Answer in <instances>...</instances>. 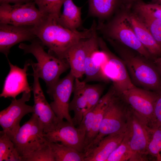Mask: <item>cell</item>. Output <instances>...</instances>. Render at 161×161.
I'll return each instance as SVG.
<instances>
[{
  "label": "cell",
  "mask_w": 161,
  "mask_h": 161,
  "mask_svg": "<svg viewBox=\"0 0 161 161\" xmlns=\"http://www.w3.org/2000/svg\"><path fill=\"white\" fill-rule=\"evenodd\" d=\"M159 92L134 86L125 91L120 95L126 102L150 127Z\"/></svg>",
  "instance_id": "obj_12"
},
{
  "label": "cell",
  "mask_w": 161,
  "mask_h": 161,
  "mask_svg": "<svg viewBox=\"0 0 161 161\" xmlns=\"http://www.w3.org/2000/svg\"><path fill=\"white\" fill-rule=\"evenodd\" d=\"M127 131L132 152L129 161L148 160L147 147L150 136V128L130 107Z\"/></svg>",
  "instance_id": "obj_10"
},
{
  "label": "cell",
  "mask_w": 161,
  "mask_h": 161,
  "mask_svg": "<svg viewBox=\"0 0 161 161\" xmlns=\"http://www.w3.org/2000/svg\"><path fill=\"white\" fill-rule=\"evenodd\" d=\"M90 16L103 22L112 16L122 5L121 0H88Z\"/></svg>",
  "instance_id": "obj_23"
},
{
  "label": "cell",
  "mask_w": 161,
  "mask_h": 161,
  "mask_svg": "<svg viewBox=\"0 0 161 161\" xmlns=\"http://www.w3.org/2000/svg\"><path fill=\"white\" fill-rule=\"evenodd\" d=\"M97 26L94 21L91 27L82 31L66 28L54 18L49 16L38 24L33 26V32L48 52L61 59H65L68 50L80 40L90 38Z\"/></svg>",
  "instance_id": "obj_1"
},
{
  "label": "cell",
  "mask_w": 161,
  "mask_h": 161,
  "mask_svg": "<svg viewBox=\"0 0 161 161\" xmlns=\"http://www.w3.org/2000/svg\"><path fill=\"white\" fill-rule=\"evenodd\" d=\"M129 109L130 106L121 95L116 93L106 110L97 136L85 149L84 153L92 149L108 135L126 132Z\"/></svg>",
  "instance_id": "obj_5"
},
{
  "label": "cell",
  "mask_w": 161,
  "mask_h": 161,
  "mask_svg": "<svg viewBox=\"0 0 161 161\" xmlns=\"http://www.w3.org/2000/svg\"><path fill=\"white\" fill-rule=\"evenodd\" d=\"M49 142L55 161H85L84 153L59 143Z\"/></svg>",
  "instance_id": "obj_25"
},
{
  "label": "cell",
  "mask_w": 161,
  "mask_h": 161,
  "mask_svg": "<svg viewBox=\"0 0 161 161\" xmlns=\"http://www.w3.org/2000/svg\"><path fill=\"white\" fill-rule=\"evenodd\" d=\"M151 1L152 3L161 4V0H151Z\"/></svg>",
  "instance_id": "obj_38"
},
{
  "label": "cell",
  "mask_w": 161,
  "mask_h": 161,
  "mask_svg": "<svg viewBox=\"0 0 161 161\" xmlns=\"http://www.w3.org/2000/svg\"><path fill=\"white\" fill-rule=\"evenodd\" d=\"M32 26H15L0 23V52L8 59L11 48L19 43L31 42L37 38Z\"/></svg>",
  "instance_id": "obj_17"
},
{
  "label": "cell",
  "mask_w": 161,
  "mask_h": 161,
  "mask_svg": "<svg viewBox=\"0 0 161 161\" xmlns=\"http://www.w3.org/2000/svg\"><path fill=\"white\" fill-rule=\"evenodd\" d=\"M105 83L89 84L75 78L73 97L69 104V111L74 112L73 124L78 126L83 116L98 102L106 88Z\"/></svg>",
  "instance_id": "obj_6"
},
{
  "label": "cell",
  "mask_w": 161,
  "mask_h": 161,
  "mask_svg": "<svg viewBox=\"0 0 161 161\" xmlns=\"http://www.w3.org/2000/svg\"><path fill=\"white\" fill-rule=\"evenodd\" d=\"M7 60L10 70L5 80L0 97L15 99L20 94L31 92L32 90L28 81L27 73L29 66L31 65V61H26L24 68H21L13 64L8 59Z\"/></svg>",
  "instance_id": "obj_16"
},
{
  "label": "cell",
  "mask_w": 161,
  "mask_h": 161,
  "mask_svg": "<svg viewBox=\"0 0 161 161\" xmlns=\"http://www.w3.org/2000/svg\"><path fill=\"white\" fill-rule=\"evenodd\" d=\"M131 10L140 15L152 17L161 20V4L147 3L143 0H136Z\"/></svg>",
  "instance_id": "obj_27"
},
{
  "label": "cell",
  "mask_w": 161,
  "mask_h": 161,
  "mask_svg": "<svg viewBox=\"0 0 161 161\" xmlns=\"http://www.w3.org/2000/svg\"><path fill=\"white\" fill-rule=\"evenodd\" d=\"M108 41L123 62L134 86L161 91V75L152 61L123 45L112 40Z\"/></svg>",
  "instance_id": "obj_2"
},
{
  "label": "cell",
  "mask_w": 161,
  "mask_h": 161,
  "mask_svg": "<svg viewBox=\"0 0 161 161\" xmlns=\"http://www.w3.org/2000/svg\"><path fill=\"white\" fill-rule=\"evenodd\" d=\"M129 10L121 6L107 22H99L97 30L107 40L123 45L152 61L154 58L138 40L133 29L128 17Z\"/></svg>",
  "instance_id": "obj_3"
},
{
  "label": "cell",
  "mask_w": 161,
  "mask_h": 161,
  "mask_svg": "<svg viewBox=\"0 0 161 161\" xmlns=\"http://www.w3.org/2000/svg\"><path fill=\"white\" fill-rule=\"evenodd\" d=\"M64 9L58 22L64 27L72 31H77L81 25V7H78L72 0H66Z\"/></svg>",
  "instance_id": "obj_24"
},
{
  "label": "cell",
  "mask_w": 161,
  "mask_h": 161,
  "mask_svg": "<svg viewBox=\"0 0 161 161\" xmlns=\"http://www.w3.org/2000/svg\"><path fill=\"white\" fill-rule=\"evenodd\" d=\"M132 154L129 134L126 130L122 142L110 155L106 161H129Z\"/></svg>",
  "instance_id": "obj_30"
},
{
  "label": "cell",
  "mask_w": 161,
  "mask_h": 161,
  "mask_svg": "<svg viewBox=\"0 0 161 161\" xmlns=\"http://www.w3.org/2000/svg\"><path fill=\"white\" fill-rule=\"evenodd\" d=\"M90 42L91 37L80 40L72 46L65 55L64 58L69 64L70 72L75 78L80 79L84 75L85 61Z\"/></svg>",
  "instance_id": "obj_19"
},
{
  "label": "cell",
  "mask_w": 161,
  "mask_h": 161,
  "mask_svg": "<svg viewBox=\"0 0 161 161\" xmlns=\"http://www.w3.org/2000/svg\"><path fill=\"white\" fill-rule=\"evenodd\" d=\"M136 14L147 27L161 48V20Z\"/></svg>",
  "instance_id": "obj_32"
},
{
  "label": "cell",
  "mask_w": 161,
  "mask_h": 161,
  "mask_svg": "<svg viewBox=\"0 0 161 161\" xmlns=\"http://www.w3.org/2000/svg\"><path fill=\"white\" fill-rule=\"evenodd\" d=\"M44 134L49 142L59 143L84 153L85 133L67 120H59L52 130Z\"/></svg>",
  "instance_id": "obj_14"
},
{
  "label": "cell",
  "mask_w": 161,
  "mask_h": 161,
  "mask_svg": "<svg viewBox=\"0 0 161 161\" xmlns=\"http://www.w3.org/2000/svg\"><path fill=\"white\" fill-rule=\"evenodd\" d=\"M22 161L14 144L5 132L0 131V161Z\"/></svg>",
  "instance_id": "obj_26"
},
{
  "label": "cell",
  "mask_w": 161,
  "mask_h": 161,
  "mask_svg": "<svg viewBox=\"0 0 161 161\" xmlns=\"http://www.w3.org/2000/svg\"><path fill=\"white\" fill-rule=\"evenodd\" d=\"M31 66L34 77L32 87L34 100L33 113L35 114L42 124L45 133L52 130L59 120L45 98L40 83L37 69L32 63Z\"/></svg>",
  "instance_id": "obj_15"
},
{
  "label": "cell",
  "mask_w": 161,
  "mask_h": 161,
  "mask_svg": "<svg viewBox=\"0 0 161 161\" xmlns=\"http://www.w3.org/2000/svg\"><path fill=\"white\" fill-rule=\"evenodd\" d=\"M94 108L83 116L78 127L85 133V138L90 132L92 127L95 115Z\"/></svg>",
  "instance_id": "obj_33"
},
{
  "label": "cell",
  "mask_w": 161,
  "mask_h": 161,
  "mask_svg": "<svg viewBox=\"0 0 161 161\" xmlns=\"http://www.w3.org/2000/svg\"><path fill=\"white\" fill-rule=\"evenodd\" d=\"M152 61L161 75V56L154 58Z\"/></svg>",
  "instance_id": "obj_37"
},
{
  "label": "cell",
  "mask_w": 161,
  "mask_h": 161,
  "mask_svg": "<svg viewBox=\"0 0 161 161\" xmlns=\"http://www.w3.org/2000/svg\"><path fill=\"white\" fill-rule=\"evenodd\" d=\"M151 128H161V91L159 92L154 112Z\"/></svg>",
  "instance_id": "obj_34"
},
{
  "label": "cell",
  "mask_w": 161,
  "mask_h": 161,
  "mask_svg": "<svg viewBox=\"0 0 161 161\" xmlns=\"http://www.w3.org/2000/svg\"><path fill=\"white\" fill-rule=\"evenodd\" d=\"M98 36L96 28L91 37V42L85 63L84 81L86 82L99 81L105 83L101 70L103 54L99 45Z\"/></svg>",
  "instance_id": "obj_18"
},
{
  "label": "cell",
  "mask_w": 161,
  "mask_h": 161,
  "mask_svg": "<svg viewBox=\"0 0 161 161\" xmlns=\"http://www.w3.org/2000/svg\"><path fill=\"white\" fill-rule=\"evenodd\" d=\"M100 49L104 56L101 63V70L105 83L111 82L117 94L134 86L122 60L109 49L102 38L98 37Z\"/></svg>",
  "instance_id": "obj_7"
},
{
  "label": "cell",
  "mask_w": 161,
  "mask_h": 161,
  "mask_svg": "<svg viewBox=\"0 0 161 161\" xmlns=\"http://www.w3.org/2000/svg\"><path fill=\"white\" fill-rule=\"evenodd\" d=\"M75 77L70 71L63 78L60 79L48 95L53 101L50 105L59 120H66L73 124L69 112V100L73 92Z\"/></svg>",
  "instance_id": "obj_13"
},
{
  "label": "cell",
  "mask_w": 161,
  "mask_h": 161,
  "mask_svg": "<svg viewBox=\"0 0 161 161\" xmlns=\"http://www.w3.org/2000/svg\"><path fill=\"white\" fill-rule=\"evenodd\" d=\"M35 5L34 1L13 5L0 4V23L32 26L38 24L47 16Z\"/></svg>",
  "instance_id": "obj_9"
},
{
  "label": "cell",
  "mask_w": 161,
  "mask_h": 161,
  "mask_svg": "<svg viewBox=\"0 0 161 161\" xmlns=\"http://www.w3.org/2000/svg\"><path fill=\"white\" fill-rule=\"evenodd\" d=\"M18 47L24 51V54L31 53L36 58L37 63L32 61V63L39 78L46 83L47 92L49 94L60 80V75L70 68L68 61L47 53L39 39H34L30 44L21 43Z\"/></svg>",
  "instance_id": "obj_4"
},
{
  "label": "cell",
  "mask_w": 161,
  "mask_h": 161,
  "mask_svg": "<svg viewBox=\"0 0 161 161\" xmlns=\"http://www.w3.org/2000/svg\"><path fill=\"white\" fill-rule=\"evenodd\" d=\"M66 0H33L39 10L47 16L58 19L62 6Z\"/></svg>",
  "instance_id": "obj_28"
},
{
  "label": "cell",
  "mask_w": 161,
  "mask_h": 161,
  "mask_svg": "<svg viewBox=\"0 0 161 161\" xmlns=\"http://www.w3.org/2000/svg\"><path fill=\"white\" fill-rule=\"evenodd\" d=\"M147 153L156 161H161V128H151Z\"/></svg>",
  "instance_id": "obj_29"
},
{
  "label": "cell",
  "mask_w": 161,
  "mask_h": 161,
  "mask_svg": "<svg viewBox=\"0 0 161 161\" xmlns=\"http://www.w3.org/2000/svg\"><path fill=\"white\" fill-rule=\"evenodd\" d=\"M22 161H55L49 143L27 156L21 157Z\"/></svg>",
  "instance_id": "obj_31"
},
{
  "label": "cell",
  "mask_w": 161,
  "mask_h": 161,
  "mask_svg": "<svg viewBox=\"0 0 161 161\" xmlns=\"http://www.w3.org/2000/svg\"><path fill=\"white\" fill-rule=\"evenodd\" d=\"M116 92L113 86L110 87L107 92L101 98L94 107V122L91 131L86 137L84 151L97 136L106 109Z\"/></svg>",
  "instance_id": "obj_22"
},
{
  "label": "cell",
  "mask_w": 161,
  "mask_h": 161,
  "mask_svg": "<svg viewBox=\"0 0 161 161\" xmlns=\"http://www.w3.org/2000/svg\"><path fill=\"white\" fill-rule=\"evenodd\" d=\"M136 0H121L122 6L128 9H131Z\"/></svg>",
  "instance_id": "obj_36"
},
{
  "label": "cell",
  "mask_w": 161,
  "mask_h": 161,
  "mask_svg": "<svg viewBox=\"0 0 161 161\" xmlns=\"http://www.w3.org/2000/svg\"><path fill=\"white\" fill-rule=\"evenodd\" d=\"M33 1V0H0V4L13 3L15 4H24Z\"/></svg>",
  "instance_id": "obj_35"
},
{
  "label": "cell",
  "mask_w": 161,
  "mask_h": 161,
  "mask_svg": "<svg viewBox=\"0 0 161 161\" xmlns=\"http://www.w3.org/2000/svg\"><path fill=\"white\" fill-rule=\"evenodd\" d=\"M43 126L34 113L20 127L12 141L19 155H27L48 141L44 135Z\"/></svg>",
  "instance_id": "obj_8"
},
{
  "label": "cell",
  "mask_w": 161,
  "mask_h": 161,
  "mask_svg": "<svg viewBox=\"0 0 161 161\" xmlns=\"http://www.w3.org/2000/svg\"><path fill=\"white\" fill-rule=\"evenodd\" d=\"M30 97L31 92H24L20 98L13 99L9 106L0 112V125L12 140L21 127L22 119L26 115L34 112L33 106L26 103Z\"/></svg>",
  "instance_id": "obj_11"
},
{
  "label": "cell",
  "mask_w": 161,
  "mask_h": 161,
  "mask_svg": "<svg viewBox=\"0 0 161 161\" xmlns=\"http://www.w3.org/2000/svg\"><path fill=\"white\" fill-rule=\"evenodd\" d=\"M129 18L138 40L154 58L161 56V48L138 16L131 10L128 12Z\"/></svg>",
  "instance_id": "obj_20"
},
{
  "label": "cell",
  "mask_w": 161,
  "mask_h": 161,
  "mask_svg": "<svg viewBox=\"0 0 161 161\" xmlns=\"http://www.w3.org/2000/svg\"><path fill=\"white\" fill-rule=\"evenodd\" d=\"M125 133H116L105 137L95 146L85 154V161H106L120 144Z\"/></svg>",
  "instance_id": "obj_21"
}]
</instances>
